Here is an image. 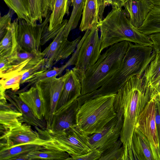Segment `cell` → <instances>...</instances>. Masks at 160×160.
Instances as JSON below:
<instances>
[{"label":"cell","instance_id":"1","mask_svg":"<svg viewBox=\"0 0 160 160\" xmlns=\"http://www.w3.org/2000/svg\"><path fill=\"white\" fill-rule=\"evenodd\" d=\"M150 99L149 88L142 77L130 78L115 94L114 107L123 120L120 139L124 149L123 160L136 159L132 137L138 117Z\"/></svg>","mask_w":160,"mask_h":160},{"label":"cell","instance_id":"2","mask_svg":"<svg viewBox=\"0 0 160 160\" xmlns=\"http://www.w3.org/2000/svg\"><path fill=\"white\" fill-rule=\"evenodd\" d=\"M99 28L101 52L105 48L124 41L152 47L148 36L131 24L122 8H112L99 22Z\"/></svg>","mask_w":160,"mask_h":160},{"label":"cell","instance_id":"3","mask_svg":"<svg viewBox=\"0 0 160 160\" xmlns=\"http://www.w3.org/2000/svg\"><path fill=\"white\" fill-rule=\"evenodd\" d=\"M128 46V42L122 41L110 46L101 55L84 74L81 95L98 89L112 78L120 68Z\"/></svg>","mask_w":160,"mask_h":160},{"label":"cell","instance_id":"4","mask_svg":"<svg viewBox=\"0 0 160 160\" xmlns=\"http://www.w3.org/2000/svg\"><path fill=\"white\" fill-rule=\"evenodd\" d=\"M115 94L101 96L85 101L78 109L76 124L89 135L102 129L117 116L114 107Z\"/></svg>","mask_w":160,"mask_h":160},{"label":"cell","instance_id":"5","mask_svg":"<svg viewBox=\"0 0 160 160\" xmlns=\"http://www.w3.org/2000/svg\"><path fill=\"white\" fill-rule=\"evenodd\" d=\"M40 137L48 142L44 147L64 151L70 156H81L92 150L88 135L77 124L62 132L55 133L48 129L35 127Z\"/></svg>","mask_w":160,"mask_h":160},{"label":"cell","instance_id":"6","mask_svg":"<svg viewBox=\"0 0 160 160\" xmlns=\"http://www.w3.org/2000/svg\"><path fill=\"white\" fill-rule=\"evenodd\" d=\"M69 70L66 69L65 73L59 78L53 77L44 79L38 81L35 85L39 90L44 102V120L47 129L50 128L53 117Z\"/></svg>","mask_w":160,"mask_h":160},{"label":"cell","instance_id":"7","mask_svg":"<svg viewBox=\"0 0 160 160\" xmlns=\"http://www.w3.org/2000/svg\"><path fill=\"white\" fill-rule=\"evenodd\" d=\"M67 22L63 25L52 41L42 52L46 61L47 69L51 68L59 61L67 58L72 54L81 38L80 36L72 41L68 40L70 33L65 29Z\"/></svg>","mask_w":160,"mask_h":160},{"label":"cell","instance_id":"8","mask_svg":"<svg viewBox=\"0 0 160 160\" xmlns=\"http://www.w3.org/2000/svg\"><path fill=\"white\" fill-rule=\"evenodd\" d=\"M98 27L88 29L79 49L74 67L83 76L85 72L96 62L101 55V40Z\"/></svg>","mask_w":160,"mask_h":160},{"label":"cell","instance_id":"9","mask_svg":"<svg viewBox=\"0 0 160 160\" xmlns=\"http://www.w3.org/2000/svg\"><path fill=\"white\" fill-rule=\"evenodd\" d=\"M51 13L42 23L35 26L28 24L23 19L18 18L17 39L18 45L21 48L28 52L40 51L42 38L48 28Z\"/></svg>","mask_w":160,"mask_h":160},{"label":"cell","instance_id":"10","mask_svg":"<svg viewBox=\"0 0 160 160\" xmlns=\"http://www.w3.org/2000/svg\"><path fill=\"white\" fill-rule=\"evenodd\" d=\"M154 99H150L139 115L135 128L149 140L155 160H160V147L155 121Z\"/></svg>","mask_w":160,"mask_h":160},{"label":"cell","instance_id":"11","mask_svg":"<svg viewBox=\"0 0 160 160\" xmlns=\"http://www.w3.org/2000/svg\"><path fill=\"white\" fill-rule=\"evenodd\" d=\"M48 142L42 138L38 132L33 130L31 125L23 123L0 136V148L26 144L44 146Z\"/></svg>","mask_w":160,"mask_h":160},{"label":"cell","instance_id":"12","mask_svg":"<svg viewBox=\"0 0 160 160\" xmlns=\"http://www.w3.org/2000/svg\"><path fill=\"white\" fill-rule=\"evenodd\" d=\"M116 116L99 132L88 135L92 149H97L102 152L112 145L121 135L123 120L122 114L116 112Z\"/></svg>","mask_w":160,"mask_h":160},{"label":"cell","instance_id":"13","mask_svg":"<svg viewBox=\"0 0 160 160\" xmlns=\"http://www.w3.org/2000/svg\"><path fill=\"white\" fill-rule=\"evenodd\" d=\"M77 111V98H76L55 111L50 128L47 129L52 133H58L76 124Z\"/></svg>","mask_w":160,"mask_h":160},{"label":"cell","instance_id":"14","mask_svg":"<svg viewBox=\"0 0 160 160\" xmlns=\"http://www.w3.org/2000/svg\"><path fill=\"white\" fill-rule=\"evenodd\" d=\"M154 6L148 0H128L123 10L131 24L138 29Z\"/></svg>","mask_w":160,"mask_h":160},{"label":"cell","instance_id":"15","mask_svg":"<svg viewBox=\"0 0 160 160\" xmlns=\"http://www.w3.org/2000/svg\"><path fill=\"white\" fill-rule=\"evenodd\" d=\"M82 74L74 68L70 70L65 80L56 110L81 96Z\"/></svg>","mask_w":160,"mask_h":160},{"label":"cell","instance_id":"16","mask_svg":"<svg viewBox=\"0 0 160 160\" xmlns=\"http://www.w3.org/2000/svg\"><path fill=\"white\" fill-rule=\"evenodd\" d=\"M6 94L8 101L22 114V121L23 123H25L34 127H37L42 129L47 128L45 120L37 118L16 92L11 90H6Z\"/></svg>","mask_w":160,"mask_h":160},{"label":"cell","instance_id":"17","mask_svg":"<svg viewBox=\"0 0 160 160\" xmlns=\"http://www.w3.org/2000/svg\"><path fill=\"white\" fill-rule=\"evenodd\" d=\"M8 100L0 102L1 135L18 127L23 123L22 114Z\"/></svg>","mask_w":160,"mask_h":160},{"label":"cell","instance_id":"18","mask_svg":"<svg viewBox=\"0 0 160 160\" xmlns=\"http://www.w3.org/2000/svg\"><path fill=\"white\" fill-rule=\"evenodd\" d=\"M16 93L37 118L41 120H44V102L39 90L35 85L31 87L27 90Z\"/></svg>","mask_w":160,"mask_h":160},{"label":"cell","instance_id":"19","mask_svg":"<svg viewBox=\"0 0 160 160\" xmlns=\"http://www.w3.org/2000/svg\"><path fill=\"white\" fill-rule=\"evenodd\" d=\"M79 27L82 32L99 28V8L98 0H85Z\"/></svg>","mask_w":160,"mask_h":160},{"label":"cell","instance_id":"20","mask_svg":"<svg viewBox=\"0 0 160 160\" xmlns=\"http://www.w3.org/2000/svg\"><path fill=\"white\" fill-rule=\"evenodd\" d=\"M18 23V19L17 18L13 21L0 40V58H9L17 50L18 47L17 39Z\"/></svg>","mask_w":160,"mask_h":160},{"label":"cell","instance_id":"21","mask_svg":"<svg viewBox=\"0 0 160 160\" xmlns=\"http://www.w3.org/2000/svg\"><path fill=\"white\" fill-rule=\"evenodd\" d=\"M132 146L138 160H155L149 140L136 128L133 133Z\"/></svg>","mask_w":160,"mask_h":160},{"label":"cell","instance_id":"22","mask_svg":"<svg viewBox=\"0 0 160 160\" xmlns=\"http://www.w3.org/2000/svg\"><path fill=\"white\" fill-rule=\"evenodd\" d=\"M70 6V0H55L50 16L48 31L55 30L61 25L64 16L69 14Z\"/></svg>","mask_w":160,"mask_h":160},{"label":"cell","instance_id":"23","mask_svg":"<svg viewBox=\"0 0 160 160\" xmlns=\"http://www.w3.org/2000/svg\"><path fill=\"white\" fill-rule=\"evenodd\" d=\"M44 148H45L38 145L26 144L1 148H0V160H12L13 158L19 155L28 154Z\"/></svg>","mask_w":160,"mask_h":160},{"label":"cell","instance_id":"24","mask_svg":"<svg viewBox=\"0 0 160 160\" xmlns=\"http://www.w3.org/2000/svg\"><path fill=\"white\" fill-rule=\"evenodd\" d=\"M138 29L147 36L160 32V6H154Z\"/></svg>","mask_w":160,"mask_h":160},{"label":"cell","instance_id":"25","mask_svg":"<svg viewBox=\"0 0 160 160\" xmlns=\"http://www.w3.org/2000/svg\"><path fill=\"white\" fill-rule=\"evenodd\" d=\"M3 1L16 14L18 19H23L28 24L33 25L30 14L29 0Z\"/></svg>","mask_w":160,"mask_h":160},{"label":"cell","instance_id":"26","mask_svg":"<svg viewBox=\"0 0 160 160\" xmlns=\"http://www.w3.org/2000/svg\"><path fill=\"white\" fill-rule=\"evenodd\" d=\"M29 160L42 159L54 160H69L70 155L64 151L44 148L34 151L28 154Z\"/></svg>","mask_w":160,"mask_h":160},{"label":"cell","instance_id":"27","mask_svg":"<svg viewBox=\"0 0 160 160\" xmlns=\"http://www.w3.org/2000/svg\"><path fill=\"white\" fill-rule=\"evenodd\" d=\"M142 77L145 85L148 88L160 79V52L156 53L155 58L149 64Z\"/></svg>","mask_w":160,"mask_h":160},{"label":"cell","instance_id":"28","mask_svg":"<svg viewBox=\"0 0 160 160\" xmlns=\"http://www.w3.org/2000/svg\"><path fill=\"white\" fill-rule=\"evenodd\" d=\"M30 4V16L33 25L37 24V22L40 23L48 16V13L46 7L45 0H29Z\"/></svg>","mask_w":160,"mask_h":160},{"label":"cell","instance_id":"29","mask_svg":"<svg viewBox=\"0 0 160 160\" xmlns=\"http://www.w3.org/2000/svg\"><path fill=\"white\" fill-rule=\"evenodd\" d=\"M8 58L11 63L18 64L28 59L39 62L43 58L41 51L28 52L22 49L18 46L17 50Z\"/></svg>","mask_w":160,"mask_h":160},{"label":"cell","instance_id":"30","mask_svg":"<svg viewBox=\"0 0 160 160\" xmlns=\"http://www.w3.org/2000/svg\"><path fill=\"white\" fill-rule=\"evenodd\" d=\"M85 0H70L72 11L65 27L66 30L70 31L76 28L82 14Z\"/></svg>","mask_w":160,"mask_h":160},{"label":"cell","instance_id":"31","mask_svg":"<svg viewBox=\"0 0 160 160\" xmlns=\"http://www.w3.org/2000/svg\"><path fill=\"white\" fill-rule=\"evenodd\" d=\"M69 67L67 63L60 67H53L46 70L44 71L35 76L27 81L26 83L28 84L23 89L17 92L26 91L28 88L35 85L38 81L47 78L55 77L61 74L66 68Z\"/></svg>","mask_w":160,"mask_h":160},{"label":"cell","instance_id":"32","mask_svg":"<svg viewBox=\"0 0 160 160\" xmlns=\"http://www.w3.org/2000/svg\"><path fill=\"white\" fill-rule=\"evenodd\" d=\"M30 61L35 63L40 62L28 59L18 64H13L9 62L7 58H0V78H6L12 74L22 70Z\"/></svg>","mask_w":160,"mask_h":160},{"label":"cell","instance_id":"33","mask_svg":"<svg viewBox=\"0 0 160 160\" xmlns=\"http://www.w3.org/2000/svg\"><path fill=\"white\" fill-rule=\"evenodd\" d=\"M124 149L120 138L102 152L99 160H123Z\"/></svg>","mask_w":160,"mask_h":160},{"label":"cell","instance_id":"34","mask_svg":"<svg viewBox=\"0 0 160 160\" xmlns=\"http://www.w3.org/2000/svg\"><path fill=\"white\" fill-rule=\"evenodd\" d=\"M27 69H23L6 78H1L0 85L6 90L10 89L14 92H17L20 89L22 75Z\"/></svg>","mask_w":160,"mask_h":160},{"label":"cell","instance_id":"35","mask_svg":"<svg viewBox=\"0 0 160 160\" xmlns=\"http://www.w3.org/2000/svg\"><path fill=\"white\" fill-rule=\"evenodd\" d=\"M45 60L43 58L35 65L27 69L22 75L21 84L26 83L27 81L35 76L48 69L45 68Z\"/></svg>","mask_w":160,"mask_h":160},{"label":"cell","instance_id":"36","mask_svg":"<svg viewBox=\"0 0 160 160\" xmlns=\"http://www.w3.org/2000/svg\"><path fill=\"white\" fill-rule=\"evenodd\" d=\"M12 10H10L6 14L1 16L0 19V40L5 34L8 28L11 26Z\"/></svg>","mask_w":160,"mask_h":160},{"label":"cell","instance_id":"37","mask_svg":"<svg viewBox=\"0 0 160 160\" xmlns=\"http://www.w3.org/2000/svg\"><path fill=\"white\" fill-rule=\"evenodd\" d=\"M102 153L99 150L94 149L82 155L70 156L69 160H99Z\"/></svg>","mask_w":160,"mask_h":160},{"label":"cell","instance_id":"38","mask_svg":"<svg viewBox=\"0 0 160 160\" xmlns=\"http://www.w3.org/2000/svg\"><path fill=\"white\" fill-rule=\"evenodd\" d=\"M155 109V121L160 147V101L158 98L154 99Z\"/></svg>","mask_w":160,"mask_h":160},{"label":"cell","instance_id":"39","mask_svg":"<svg viewBox=\"0 0 160 160\" xmlns=\"http://www.w3.org/2000/svg\"><path fill=\"white\" fill-rule=\"evenodd\" d=\"M148 88L150 99H155L160 94V79Z\"/></svg>","mask_w":160,"mask_h":160},{"label":"cell","instance_id":"40","mask_svg":"<svg viewBox=\"0 0 160 160\" xmlns=\"http://www.w3.org/2000/svg\"><path fill=\"white\" fill-rule=\"evenodd\" d=\"M153 43L152 47L156 53L160 52V32L148 36Z\"/></svg>","mask_w":160,"mask_h":160},{"label":"cell","instance_id":"41","mask_svg":"<svg viewBox=\"0 0 160 160\" xmlns=\"http://www.w3.org/2000/svg\"><path fill=\"white\" fill-rule=\"evenodd\" d=\"M127 0H111L112 8H122Z\"/></svg>","mask_w":160,"mask_h":160},{"label":"cell","instance_id":"42","mask_svg":"<svg viewBox=\"0 0 160 160\" xmlns=\"http://www.w3.org/2000/svg\"><path fill=\"white\" fill-rule=\"evenodd\" d=\"M28 154L19 155L13 158L12 160H29Z\"/></svg>","mask_w":160,"mask_h":160},{"label":"cell","instance_id":"43","mask_svg":"<svg viewBox=\"0 0 160 160\" xmlns=\"http://www.w3.org/2000/svg\"><path fill=\"white\" fill-rule=\"evenodd\" d=\"M154 6H160V0H148Z\"/></svg>","mask_w":160,"mask_h":160},{"label":"cell","instance_id":"44","mask_svg":"<svg viewBox=\"0 0 160 160\" xmlns=\"http://www.w3.org/2000/svg\"><path fill=\"white\" fill-rule=\"evenodd\" d=\"M156 98H158L159 101H160V94L158 97H157Z\"/></svg>","mask_w":160,"mask_h":160},{"label":"cell","instance_id":"45","mask_svg":"<svg viewBox=\"0 0 160 160\" xmlns=\"http://www.w3.org/2000/svg\"><path fill=\"white\" fill-rule=\"evenodd\" d=\"M55 0H51L52 2V5L53 6Z\"/></svg>","mask_w":160,"mask_h":160},{"label":"cell","instance_id":"46","mask_svg":"<svg viewBox=\"0 0 160 160\" xmlns=\"http://www.w3.org/2000/svg\"><path fill=\"white\" fill-rule=\"evenodd\" d=\"M128 0H127V1Z\"/></svg>","mask_w":160,"mask_h":160},{"label":"cell","instance_id":"47","mask_svg":"<svg viewBox=\"0 0 160 160\" xmlns=\"http://www.w3.org/2000/svg\"><path fill=\"white\" fill-rule=\"evenodd\" d=\"M126 2H127V1H126Z\"/></svg>","mask_w":160,"mask_h":160}]
</instances>
